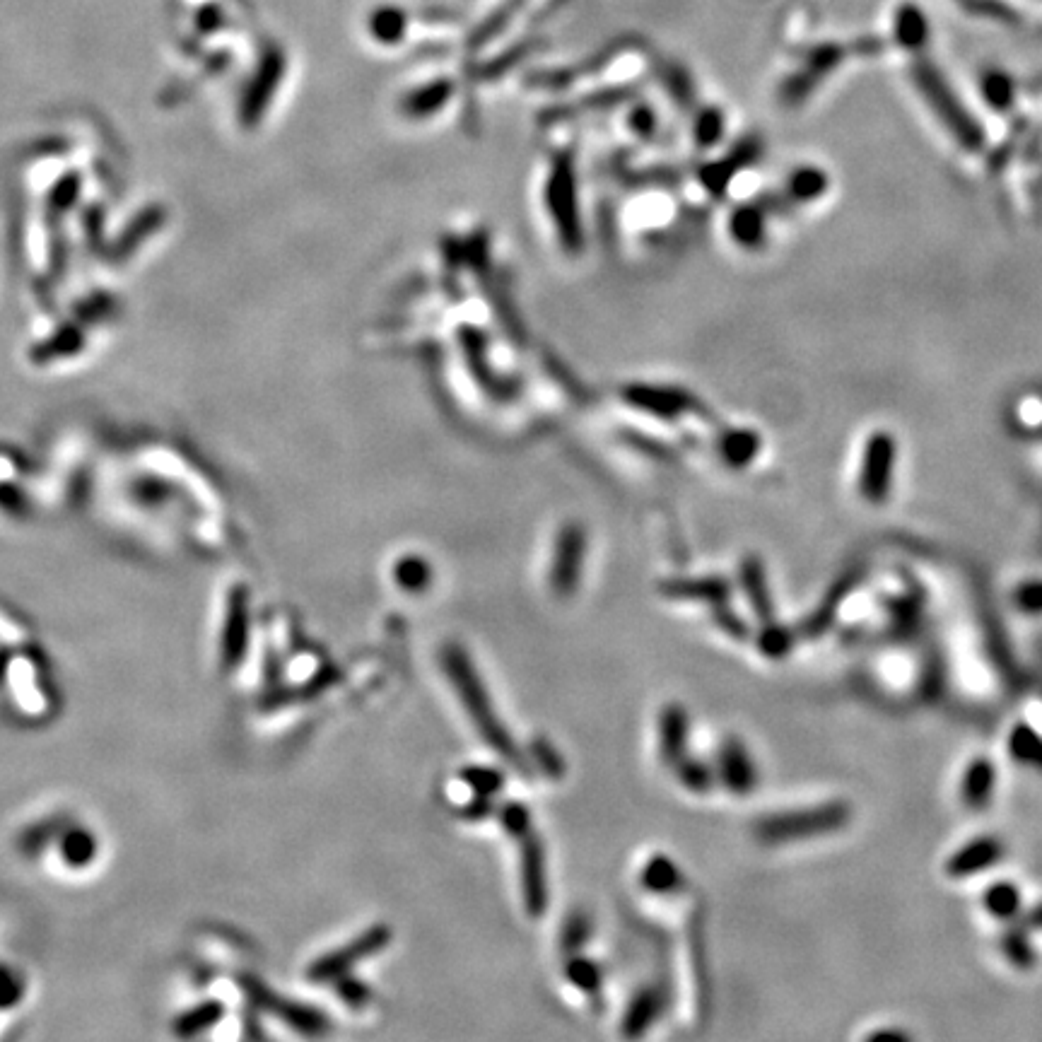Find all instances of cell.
I'll return each mask as SVG.
<instances>
[{
	"label": "cell",
	"instance_id": "cell-22",
	"mask_svg": "<svg viewBox=\"0 0 1042 1042\" xmlns=\"http://www.w3.org/2000/svg\"><path fill=\"white\" fill-rule=\"evenodd\" d=\"M898 37L907 46H917L927 37V22L915 5H903L898 13Z\"/></svg>",
	"mask_w": 1042,
	"mask_h": 1042
},
{
	"label": "cell",
	"instance_id": "cell-13",
	"mask_svg": "<svg viewBox=\"0 0 1042 1042\" xmlns=\"http://www.w3.org/2000/svg\"><path fill=\"white\" fill-rule=\"evenodd\" d=\"M661 1006H664V999H661L659 989H640V992L632 997L628 1011H625L623 1016V1033L628 1035V1038H637V1035L645 1033V1030L659 1018Z\"/></svg>",
	"mask_w": 1042,
	"mask_h": 1042
},
{
	"label": "cell",
	"instance_id": "cell-14",
	"mask_svg": "<svg viewBox=\"0 0 1042 1042\" xmlns=\"http://www.w3.org/2000/svg\"><path fill=\"white\" fill-rule=\"evenodd\" d=\"M640 881L649 893L669 895V893H676L678 888L683 886V874L671 857H666V854H657V857H652L645 864Z\"/></svg>",
	"mask_w": 1042,
	"mask_h": 1042
},
{
	"label": "cell",
	"instance_id": "cell-9",
	"mask_svg": "<svg viewBox=\"0 0 1042 1042\" xmlns=\"http://www.w3.org/2000/svg\"><path fill=\"white\" fill-rule=\"evenodd\" d=\"M997 789V765L989 758H975L960 777V801L968 809H987Z\"/></svg>",
	"mask_w": 1042,
	"mask_h": 1042
},
{
	"label": "cell",
	"instance_id": "cell-29",
	"mask_svg": "<svg viewBox=\"0 0 1042 1042\" xmlns=\"http://www.w3.org/2000/svg\"><path fill=\"white\" fill-rule=\"evenodd\" d=\"M493 809V796L473 794L471 801L461 806V818H466V821H483V818L493 816Z\"/></svg>",
	"mask_w": 1042,
	"mask_h": 1042
},
{
	"label": "cell",
	"instance_id": "cell-3",
	"mask_svg": "<svg viewBox=\"0 0 1042 1042\" xmlns=\"http://www.w3.org/2000/svg\"><path fill=\"white\" fill-rule=\"evenodd\" d=\"M389 941H391V929L384 927V924H377V927L367 929L365 934H360L357 939L350 941L348 946L338 948V951L329 953V956L316 960V963L312 965V970H309V977H312L314 982L338 980L341 975L350 973V968H353L355 963L377 956L379 951H384V948L389 946Z\"/></svg>",
	"mask_w": 1042,
	"mask_h": 1042
},
{
	"label": "cell",
	"instance_id": "cell-28",
	"mask_svg": "<svg viewBox=\"0 0 1042 1042\" xmlns=\"http://www.w3.org/2000/svg\"><path fill=\"white\" fill-rule=\"evenodd\" d=\"M714 620H717V625L722 628L727 635L736 637V640H746L748 637V625L743 623V620L736 616V613H731L727 604L724 606H714Z\"/></svg>",
	"mask_w": 1042,
	"mask_h": 1042
},
{
	"label": "cell",
	"instance_id": "cell-11",
	"mask_svg": "<svg viewBox=\"0 0 1042 1042\" xmlns=\"http://www.w3.org/2000/svg\"><path fill=\"white\" fill-rule=\"evenodd\" d=\"M741 584L743 591L748 596V604L755 611L763 623L775 620V604H772L768 579H765V570L760 565L758 558H746L741 565Z\"/></svg>",
	"mask_w": 1042,
	"mask_h": 1042
},
{
	"label": "cell",
	"instance_id": "cell-23",
	"mask_svg": "<svg viewBox=\"0 0 1042 1042\" xmlns=\"http://www.w3.org/2000/svg\"><path fill=\"white\" fill-rule=\"evenodd\" d=\"M497 816H500L505 833L514 837V840H521V837L531 833V813L521 801H507V804H502Z\"/></svg>",
	"mask_w": 1042,
	"mask_h": 1042
},
{
	"label": "cell",
	"instance_id": "cell-7",
	"mask_svg": "<svg viewBox=\"0 0 1042 1042\" xmlns=\"http://www.w3.org/2000/svg\"><path fill=\"white\" fill-rule=\"evenodd\" d=\"M1004 842L999 837L982 835L970 840L968 845H963L956 850L951 857L946 859V876L951 878H973L985 874L992 869L994 864H999L1004 859Z\"/></svg>",
	"mask_w": 1042,
	"mask_h": 1042
},
{
	"label": "cell",
	"instance_id": "cell-17",
	"mask_svg": "<svg viewBox=\"0 0 1042 1042\" xmlns=\"http://www.w3.org/2000/svg\"><path fill=\"white\" fill-rule=\"evenodd\" d=\"M1001 953H1004V958L1018 970L1035 968V960H1038L1033 951V944H1030V932L1026 927H1021V924H1014V927L1006 929L1004 936H1001Z\"/></svg>",
	"mask_w": 1042,
	"mask_h": 1042
},
{
	"label": "cell",
	"instance_id": "cell-6",
	"mask_svg": "<svg viewBox=\"0 0 1042 1042\" xmlns=\"http://www.w3.org/2000/svg\"><path fill=\"white\" fill-rule=\"evenodd\" d=\"M717 777L736 796H748L758 787V765L743 741L731 736L719 746Z\"/></svg>",
	"mask_w": 1042,
	"mask_h": 1042
},
{
	"label": "cell",
	"instance_id": "cell-12",
	"mask_svg": "<svg viewBox=\"0 0 1042 1042\" xmlns=\"http://www.w3.org/2000/svg\"><path fill=\"white\" fill-rule=\"evenodd\" d=\"M982 910L999 922H1014L1023 915V893L1014 881H994L982 893Z\"/></svg>",
	"mask_w": 1042,
	"mask_h": 1042
},
{
	"label": "cell",
	"instance_id": "cell-8",
	"mask_svg": "<svg viewBox=\"0 0 1042 1042\" xmlns=\"http://www.w3.org/2000/svg\"><path fill=\"white\" fill-rule=\"evenodd\" d=\"M661 591L673 601H698L707 606H724L731 596V587L724 577L700 579H669L661 584Z\"/></svg>",
	"mask_w": 1042,
	"mask_h": 1042
},
{
	"label": "cell",
	"instance_id": "cell-21",
	"mask_svg": "<svg viewBox=\"0 0 1042 1042\" xmlns=\"http://www.w3.org/2000/svg\"><path fill=\"white\" fill-rule=\"evenodd\" d=\"M461 782H464L473 794L495 796L505 787V775H502L500 770L490 768V765H471V768L461 770Z\"/></svg>",
	"mask_w": 1042,
	"mask_h": 1042
},
{
	"label": "cell",
	"instance_id": "cell-16",
	"mask_svg": "<svg viewBox=\"0 0 1042 1042\" xmlns=\"http://www.w3.org/2000/svg\"><path fill=\"white\" fill-rule=\"evenodd\" d=\"M394 579L398 589L408 591V594H420V591L430 589L432 565L420 555H406L394 565Z\"/></svg>",
	"mask_w": 1042,
	"mask_h": 1042
},
{
	"label": "cell",
	"instance_id": "cell-27",
	"mask_svg": "<svg viewBox=\"0 0 1042 1042\" xmlns=\"http://www.w3.org/2000/svg\"><path fill=\"white\" fill-rule=\"evenodd\" d=\"M1014 604L1018 611L1028 613V616H1040L1042 613V579H1035V582H1023L1021 587L1014 591Z\"/></svg>",
	"mask_w": 1042,
	"mask_h": 1042
},
{
	"label": "cell",
	"instance_id": "cell-25",
	"mask_svg": "<svg viewBox=\"0 0 1042 1042\" xmlns=\"http://www.w3.org/2000/svg\"><path fill=\"white\" fill-rule=\"evenodd\" d=\"M589 936H591V919H589V915H587V912H575V915L567 919L565 929H563V946H565V951L577 953L579 948L587 944Z\"/></svg>",
	"mask_w": 1042,
	"mask_h": 1042
},
{
	"label": "cell",
	"instance_id": "cell-24",
	"mask_svg": "<svg viewBox=\"0 0 1042 1042\" xmlns=\"http://www.w3.org/2000/svg\"><path fill=\"white\" fill-rule=\"evenodd\" d=\"M529 755L536 760L538 768L546 772L548 777H563V772H565L563 755L555 751V746L550 741L534 739V741H531Z\"/></svg>",
	"mask_w": 1042,
	"mask_h": 1042
},
{
	"label": "cell",
	"instance_id": "cell-30",
	"mask_svg": "<svg viewBox=\"0 0 1042 1042\" xmlns=\"http://www.w3.org/2000/svg\"><path fill=\"white\" fill-rule=\"evenodd\" d=\"M1021 927H1026L1028 932H1033V929H1042V905L1033 907V910H1023V922Z\"/></svg>",
	"mask_w": 1042,
	"mask_h": 1042
},
{
	"label": "cell",
	"instance_id": "cell-19",
	"mask_svg": "<svg viewBox=\"0 0 1042 1042\" xmlns=\"http://www.w3.org/2000/svg\"><path fill=\"white\" fill-rule=\"evenodd\" d=\"M565 977L579 989V992L594 994V992H599L601 982H604V970H601L591 958L572 956L565 965Z\"/></svg>",
	"mask_w": 1042,
	"mask_h": 1042
},
{
	"label": "cell",
	"instance_id": "cell-5",
	"mask_svg": "<svg viewBox=\"0 0 1042 1042\" xmlns=\"http://www.w3.org/2000/svg\"><path fill=\"white\" fill-rule=\"evenodd\" d=\"M521 850V895L529 917H543L548 907V871L543 842L534 830L519 840Z\"/></svg>",
	"mask_w": 1042,
	"mask_h": 1042
},
{
	"label": "cell",
	"instance_id": "cell-10",
	"mask_svg": "<svg viewBox=\"0 0 1042 1042\" xmlns=\"http://www.w3.org/2000/svg\"><path fill=\"white\" fill-rule=\"evenodd\" d=\"M688 748V712L681 705H666L659 717V753L666 765H676Z\"/></svg>",
	"mask_w": 1042,
	"mask_h": 1042
},
{
	"label": "cell",
	"instance_id": "cell-1",
	"mask_svg": "<svg viewBox=\"0 0 1042 1042\" xmlns=\"http://www.w3.org/2000/svg\"><path fill=\"white\" fill-rule=\"evenodd\" d=\"M442 666L444 671H447L449 683L454 686L456 695H459L461 705L466 707L468 717L476 724L478 734L483 736L485 743H488L500 758H505L512 768H517L526 775L529 765H526L524 753H519L517 743L509 736V731L505 724L500 722V717H497L493 700H490L488 695V688H485L483 678H480V673L476 671V666H473L466 649L459 645L444 647Z\"/></svg>",
	"mask_w": 1042,
	"mask_h": 1042
},
{
	"label": "cell",
	"instance_id": "cell-4",
	"mask_svg": "<svg viewBox=\"0 0 1042 1042\" xmlns=\"http://www.w3.org/2000/svg\"><path fill=\"white\" fill-rule=\"evenodd\" d=\"M584 555H587V536L582 526L570 524L560 531L558 543H555L553 565H550V587L558 596L575 594L582 579Z\"/></svg>",
	"mask_w": 1042,
	"mask_h": 1042
},
{
	"label": "cell",
	"instance_id": "cell-2",
	"mask_svg": "<svg viewBox=\"0 0 1042 1042\" xmlns=\"http://www.w3.org/2000/svg\"><path fill=\"white\" fill-rule=\"evenodd\" d=\"M852 821V809L845 801H825L813 809H801L765 818L758 825V835L765 842H796L809 837L833 835Z\"/></svg>",
	"mask_w": 1042,
	"mask_h": 1042
},
{
	"label": "cell",
	"instance_id": "cell-20",
	"mask_svg": "<svg viewBox=\"0 0 1042 1042\" xmlns=\"http://www.w3.org/2000/svg\"><path fill=\"white\" fill-rule=\"evenodd\" d=\"M758 647L765 657L782 659L784 654L792 652V647H794L792 630H787L784 625L775 623V620H768V623H763V628H760V632H758Z\"/></svg>",
	"mask_w": 1042,
	"mask_h": 1042
},
{
	"label": "cell",
	"instance_id": "cell-26",
	"mask_svg": "<svg viewBox=\"0 0 1042 1042\" xmlns=\"http://www.w3.org/2000/svg\"><path fill=\"white\" fill-rule=\"evenodd\" d=\"M336 992H338V997H341L348 1006H353V1009H360V1006H365L367 1001H370V997H372L370 987H367L362 980H357V977L348 975V973L338 977Z\"/></svg>",
	"mask_w": 1042,
	"mask_h": 1042
},
{
	"label": "cell",
	"instance_id": "cell-18",
	"mask_svg": "<svg viewBox=\"0 0 1042 1042\" xmlns=\"http://www.w3.org/2000/svg\"><path fill=\"white\" fill-rule=\"evenodd\" d=\"M673 768H676V775H678V780L683 782V787H688L690 792H695V794L710 792L712 784H714V777H717V772H714L710 765L705 763V760L688 758V755H683V758L678 760Z\"/></svg>",
	"mask_w": 1042,
	"mask_h": 1042
},
{
	"label": "cell",
	"instance_id": "cell-15",
	"mask_svg": "<svg viewBox=\"0 0 1042 1042\" xmlns=\"http://www.w3.org/2000/svg\"><path fill=\"white\" fill-rule=\"evenodd\" d=\"M1009 755L1018 765L1042 770V734L1030 724L1021 722L1009 734Z\"/></svg>",
	"mask_w": 1042,
	"mask_h": 1042
},
{
	"label": "cell",
	"instance_id": "cell-31",
	"mask_svg": "<svg viewBox=\"0 0 1042 1042\" xmlns=\"http://www.w3.org/2000/svg\"><path fill=\"white\" fill-rule=\"evenodd\" d=\"M905 1033H891V1030H883V1033H874L871 1040H905Z\"/></svg>",
	"mask_w": 1042,
	"mask_h": 1042
}]
</instances>
